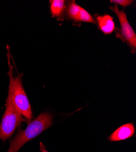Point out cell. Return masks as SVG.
Masks as SVG:
<instances>
[{"label":"cell","mask_w":136,"mask_h":152,"mask_svg":"<svg viewBox=\"0 0 136 152\" xmlns=\"http://www.w3.org/2000/svg\"><path fill=\"white\" fill-rule=\"evenodd\" d=\"M53 116L46 112L40 114L34 121L28 123L24 130H19L10 142V147L7 152H17L26 142L41 134L53 124Z\"/></svg>","instance_id":"obj_1"},{"label":"cell","mask_w":136,"mask_h":152,"mask_svg":"<svg viewBox=\"0 0 136 152\" xmlns=\"http://www.w3.org/2000/svg\"><path fill=\"white\" fill-rule=\"evenodd\" d=\"M9 68L10 85L8 94L10 96L15 108L29 123L32 118V112L28 98L24 90L21 78L20 75L15 78L13 77L12 66H10V63Z\"/></svg>","instance_id":"obj_2"},{"label":"cell","mask_w":136,"mask_h":152,"mask_svg":"<svg viewBox=\"0 0 136 152\" xmlns=\"http://www.w3.org/2000/svg\"><path fill=\"white\" fill-rule=\"evenodd\" d=\"M27 121L18 111L12 103L10 96L8 94L6 100V110L0 125V139L6 141L13 135L17 126L23 122Z\"/></svg>","instance_id":"obj_3"},{"label":"cell","mask_w":136,"mask_h":152,"mask_svg":"<svg viewBox=\"0 0 136 152\" xmlns=\"http://www.w3.org/2000/svg\"><path fill=\"white\" fill-rule=\"evenodd\" d=\"M110 9L115 12L118 18L123 39L128 42L132 49L135 51L136 48V34L128 22L126 14L123 11H120L117 6L114 7L111 6Z\"/></svg>","instance_id":"obj_4"},{"label":"cell","mask_w":136,"mask_h":152,"mask_svg":"<svg viewBox=\"0 0 136 152\" xmlns=\"http://www.w3.org/2000/svg\"><path fill=\"white\" fill-rule=\"evenodd\" d=\"M135 132V128L132 123L126 124L118 128L109 137V140L112 142L125 140L132 137Z\"/></svg>","instance_id":"obj_5"},{"label":"cell","mask_w":136,"mask_h":152,"mask_svg":"<svg viewBox=\"0 0 136 152\" xmlns=\"http://www.w3.org/2000/svg\"><path fill=\"white\" fill-rule=\"evenodd\" d=\"M96 20L99 28L104 34H110L114 31L115 28V23L111 16L109 15L98 16Z\"/></svg>","instance_id":"obj_6"},{"label":"cell","mask_w":136,"mask_h":152,"mask_svg":"<svg viewBox=\"0 0 136 152\" xmlns=\"http://www.w3.org/2000/svg\"><path fill=\"white\" fill-rule=\"evenodd\" d=\"M50 3V11L53 17L60 18L62 16L65 8L64 0H51Z\"/></svg>","instance_id":"obj_7"},{"label":"cell","mask_w":136,"mask_h":152,"mask_svg":"<svg viewBox=\"0 0 136 152\" xmlns=\"http://www.w3.org/2000/svg\"><path fill=\"white\" fill-rule=\"evenodd\" d=\"M81 7L76 4L75 1L70 2L67 8V14L68 16L74 21H78V18L80 12Z\"/></svg>","instance_id":"obj_8"},{"label":"cell","mask_w":136,"mask_h":152,"mask_svg":"<svg viewBox=\"0 0 136 152\" xmlns=\"http://www.w3.org/2000/svg\"><path fill=\"white\" fill-rule=\"evenodd\" d=\"M78 21H83V22H87L95 23V20L92 18V15L89 13V12L85 10L84 9L81 7L79 14L78 18Z\"/></svg>","instance_id":"obj_9"},{"label":"cell","mask_w":136,"mask_h":152,"mask_svg":"<svg viewBox=\"0 0 136 152\" xmlns=\"http://www.w3.org/2000/svg\"><path fill=\"white\" fill-rule=\"evenodd\" d=\"M110 2L118 4L123 7H126L132 4L133 1H130V0H114V1H110Z\"/></svg>","instance_id":"obj_10"},{"label":"cell","mask_w":136,"mask_h":152,"mask_svg":"<svg viewBox=\"0 0 136 152\" xmlns=\"http://www.w3.org/2000/svg\"><path fill=\"white\" fill-rule=\"evenodd\" d=\"M40 150L42 151V152H48V151H46V148H45V147L43 145L42 142H40Z\"/></svg>","instance_id":"obj_11"}]
</instances>
